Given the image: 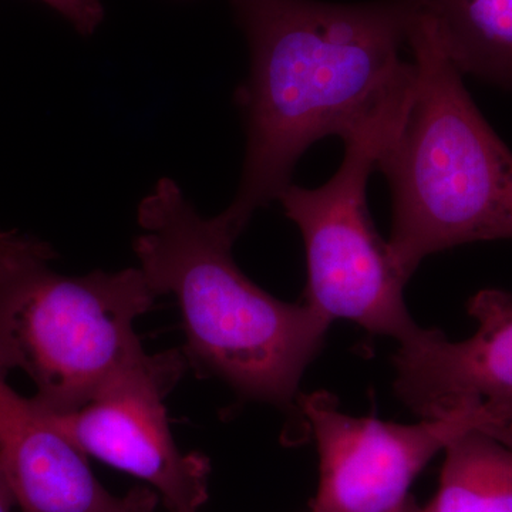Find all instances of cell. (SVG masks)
<instances>
[{"mask_svg":"<svg viewBox=\"0 0 512 512\" xmlns=\"http://www.w3.org/2000/svg\"><path fill=\"white\" fill-rule=\"evenodd\" d=\"M55 251L40 239L16 231L0 232V285L37 266L49 265Z\"/></svg>","mask_w":512,"mask_h":512,"instance_id":"obj_12","label":"cell"},{"mask_svg":"<svg viewBox=\"0 0 512 512\" xmlns=\"http://www.w3.org/2000/svg\"><path fill=\"white\" fill-rule=\"evenodd\" d=\"M299 406L319 454L318 491L308 512H406L414 480L451 440L473 429L494 433L478 406L416 424L349 416L328 392L303 396Z\"/></svg>","mask_w":512,"mask_h":512,"instance_id":"obj_7","label":"cell"},{"mask_svg":"<svg viewBox=\"0 0 512 512\" xmlns=\"http://www.w3.org/2000/svg\"><path fill=\"white\" fill-rule=\"evenodd\" d=\"M251 66L237 92L247 126L241 183L222 212L244 231L278 200L316 141L345 140L410 89L402 49L423 0L339 5L319 0H231Z\"/></svg>","mask_w":512,"mask_h":512,"instance_id":"obj_1","label":"cell"},{"mask_svg":"<svg viewBox=\"0 0 512 512\" xmlns=\"http://www.w3.org/2000/svg\"><path fill=\"white\" fill-rule=\"evenodd\" d=\"M407 45L412 92L377 168L392 192L390 256L409 281L427 256L512 239V153L468 94L426 9Z\"/></svg>","mask_w":512,"mask_h":512,"instance_id":"obj_3","label":"cell"},{"mask_svg":"<svg viewBox=\"0 0 512 512\" xmlns=\"http://www.w3.org/2000/svg\"><path fill=\"white\" fill-rule=\"evenodd\" d=\"M184 372V353H146L79 410L36 407L86 456L150 484L171 512H197L208 500L210 461L180 451L164 406Z\"/></svg>","mask_w":512,"mask_h":512,"instance_id":"obj_6","label":"cell"},{"mask_svg":"<svg viewBox=\"0 0 512 512\" xmlns=\"http://www.w3.org/2000/svg\"><path fill=\"white\" fill-rule=\"evenodd\" d=\"M461 74L512 92V0H423Z\"/></svg>","mask_w":512,"mask_h":512,"instance_id":"obj_10","label":"cell"},{"mask_svg":"<svg viewBox=\"0 0 512 512\" xmlns=\"http://www.w3.org/2000/svg\"><path fill=\"white\" fill-rule=\"evenodd\" d=\"M59 12L82 35H92L104 18L100 0H42Z\"/></svg>","mask_w":512,"mask_h":512,"instance_id":"obj_13","label":"cell"},{"mask_svg":"<svg viewBox=\"0 0 512 512\" xmlns=\"http://www.w3.org/2000/svg\"><path fill=\"white\" fill-rule=\"evenodd\" d=\"M413 504H414V501H413V503H412V504H410V507H409V508H407V511H406V512H412V505H413Z\"/></svg>","mask_w":512,"mask_h":512,"instance_id":"obj_15","label":"cell"},{"mask_svg":"<svg viewBox=\"0 0 512 512\" xmlns=\"http://www.w3.org/2000/svg\"><path fill=\"white\" fill-rule=\"evenodd\" d=\"M439 490L412 512H512V444L484 429L468 430L444 450Z\"/></svg>","mask_w":512,"mask_h":512,"instance_id":"obj_11","label":"cell"},{"mask_svg":"<svg viewBox=\"0 0 512 512\" xmlns=\"http://www.w3.org/2000/svg\"><path fill=\"white\" fill-rule=\"evenodd\" d=\"M156 298L140 268L83 276L30 269L0 285V375L29 376L42 412L79 410L146 356L134 325Z\"/></svg>","mask_w":512,"mask_h":512,"instance_id":"obj_4","label":"cell"},{"mask_svg":"<svg viewBox=\"0 0 512 512\" xmlns=\"http://www.w3.org/2000/svg\"><path fill=\"white\" fill-rule=\"evenodd\" d=\"M0 470L20 512H156L158 494L137 487L124 497L94 476L87 456L32 399L0 375Z\"/></svg>","mask_w":512,"mask_h":512,"instance_id":"obj_9","label":"cell"},{"mask_svg":"<svg viewBox=\"0 0 512 512\" xmlns=\"http://www.w3.org/2000/svg\"><path fill=\"white\" fill-rule=\"evenodd\" d=\"M477 322L460 342L423 329L399 343L393 356L397 397L420 419H439L483 407L494 434L512 444V295L484 289L468 302Z\"/></svg>","mask_w":512,"mask_h":512,"instance_id":"obj_8","label":"cell"},{"mask_svg":"<svg viewBox=\"0 0 512 512\" xmlns=\"http://www.w3.org/2000/svg\"><path fill=\"white\" fill-rule=\"evenodd\" d=\"M137 221L140 269L157 296L177 299L188 356L241 396L292 406L332 322L254 284L232 256L241 229L202 218L171 178L141 200Z\"/></svg>","mask_w":512,"mask_h":512,"instance_id":"obj_2","label":"cell"},{"mask_svg":"<svg viewBox=\"0 0 512 512\" xmlns=\"http://www.w3.org/2000/svg\"><path fill=\"white\" fill-rule=\"evenodd\" d=\"M15 508H18L15 497H13L9 485L6 483V478L0 470V512H13Z\"/></svg>","mask_w":512,"mask_h":512,"instance_id":"obj_14","label":"cell"},{"mask_svg":"<svg viewBox=\"0 0 512 512\" xmlns=\"http://www.w3.org/2000/svg\"><path fill=\"white\" fill-rule=\"evenodd\" d=\"M410 92L412 87L343 140L345 156L328 183L289 184L278 197L305 244V303L332 323L349 320L399 343L413 338L420 326L404 303L407 279L370 217L367 183L399 128Z\"/></svg>","mask_w":512,"mask_h":512,"instance_id":"obj_5","label":"cell"}]
</instances>
